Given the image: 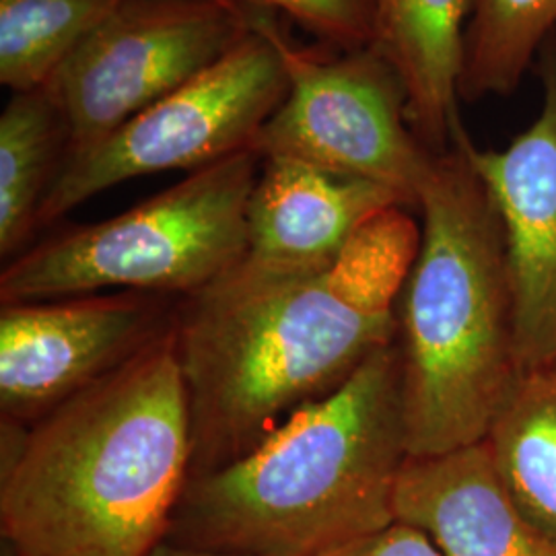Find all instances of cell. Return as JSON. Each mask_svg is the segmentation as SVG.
I'll list each match as a JSON object with an SVG mask.
<instances>
[{
  "mask_svg": "<svg viewBox=\"0 0 556 556\" xmlns=\"http://www.w3.org/2000/svg\"><path fill=\"white\" fill-rule=\"evenodd\" d=\"M0 534L15 556H147L192 472L174 324L29 427L2 420Z\"/></svg>",
  "mask_w": 556,
  "mask_h": 556,
  "instance_id": "cell-2",
  "label": "cell"
},
{
  "mask_svg": "<svg viewBox=\"0 0 556 556\" xmlns=\"http://www.w3.org/2000/svg\"><path fill=\"white\" fill-rule=\"evenodd\" d=\"M321 556H441L431 538L417 528L394 521L376 534L342 544Z\"/></svg>",
  "mask_w": 556,
  "mask_h": 556,
  "instance_id": "cell-19",
  "label": "cell"
},
{
  "mask_svg": "<svg viewBox=\"0 0 556 556\" xmlns=\"http://www.w3.org/2000/svg\"><path fill=\"white\" fill-rule=\"evenodd\" d=\"M0 556H15V553H13L7 544H2V548H0Z\"/></svg>",
  "mask_w": 556,
  "mask_h": 556,
  "instance_id": "cell-21",
  "label": "cell"
},
{
  "mask_svg": "<svg viewBox=\"0 0 556 556\" xmlns=\"http://www.w3.org/2000/svg\"><path fill=\"white\" fill-rule=\"evenodd\" d=\"M396 521L431 538L441 556H556V544L519 511L482 443L408 457L394 497Z\"/></svg>",
  "mask_w": 556,
  "mask_h": 556,
  "instance_id": "cell-12",
  "label": "cell"
},
{
  "mask_svg": "<svg viewBox=\"0 0 556 556\" xmlns=\"http://www.w3.org/2000/svg\"><path fill=\"white\" fill-rule=\"evenodd\" d=\"M250 7V4H248ZM252 23L275 41L287 96L262 126L254 151L378 181L417 208L433 160L406 118V91L376 48L318 50L293 40L270 11L250 7Z\"/></svg>",
  "mask_w": 556,
  "mask_h": 556,
  "instance_id": "cell-6",
  "label": "cell"
},
{
  "mask_svg": "<svg viewBox=\"0 0 556 556\" xmlns=\"http://www.w3.org/2000/svg\"><path fill=\"white\" fill-rule=\"evenodd\" d=\"M118 0H0V85L46 89Z\"/></svg>",
  "mask_w": 556,
  "mask_h": 556,
  "instance_id": "cell-17",
  "label": "cell"
},
{
  "mask_svg": "<svg viewBox=\"0 0 556 556\" xmlns=\"http://www.w3.org/2000/svg\"><path fill=\"white\" fill-rule=\"evenodd\" d=\"M287 87L275 41L252 23V31L225 59L66 161L41 204L40 229L128 179L197 172L254 149Z\"/></svg>",
  "mask_w": 556,
  "mask_h": 556,
  "instance_id": "cell-7",
  "label": "cell"
},
{
  "mask_svg": "<svg viewBox=\"0 0 556 556\" xmlns=\"http://www.w3.org/2000/svg\"><path fill=\"white\" fill-rule=\"evenodd\" d=\"M68 153V126L48 89L11 93L0 116V258L27 250Z\"/></svg>",
  "mask_w": 556,
  "mask_h": 556,
  "instance_id": "cell-14",
  "label": "cell"
},
{
  "mask_svg": "<svg viewBox=\"0 0 556 556\" xmlns=\"http://www.w3.org/2000/svg\"><path fill=\"white\" fill-rule=\"evenodd\" d=\"M396 342L243 456L190 478L167 540L236 556H321L396 521L408 459Z\"/></svg>",
  "mask_w": 556,
  "mask_h": 556,
  "instance_id": "cell-3",
  "label": "cell"
},
{
  "mask_svg": "<svg viewBox=\"0 0 556 556\" xmlns=\"http://www.w3.org/2000/svg\"><path fill=\"white\" fill-rule=\"evenodd\" d=\"M470 0H376V48L406 91V118L422 147L450 151L457 124V85Z\"/></svg>",
  "mask_w": 556,
  "mask_h": 556,
  "instance_id": "cell-13",
  "label": "cell"
},
{
  "mask_svg": "<svg viewBox=\"0 0 556 556\" xmlns=\"http://www.w3.org/2000/svg\"><path fill=\"white\" fill-rule=\"evenodd\" d=\"M147 556H236L229 553H219L211 548H200V546H188V544H178L172 540H161L160 544Z\"/></svg>",
  "mask_w": 556,
  "mask_h": 556,
  "instance_id": "cell-20",
  "label": "cell"
},
{
  "mask_svg": "<svg viewBox=\"0 0 556 556\" xmlns=\"http://www.w3.org/2000/svg\"><path fill=\"white\" fill-rule=\"evenodd\" d=\"M420 223L392 206L328 268L293 278L227 273L179 299L174 332L192 425L190 478L227 466L305 404L337 392L397 337V299Z\"/></svg>",
  "mask_w": 556,
  "mask_h": 556,
  "instance_id": "cell-1",
  "label": "cell"
},
{
  "mask_svg": "<svg viewBox=\"0 0 556 556\" xmlns=\"http://www.w3.org/2000/svg\"><path fill=\"white\" fill-rule=\"evenodd\" d=\"M250 31V7L239 0H118L46 87L68 126L66 161L199 77Z\"/></svg>",
  "mask_w": 556,
  "mask_h": 556,
  "instance_id": "cell-8",
  "label": "cell"
},
{
  "mask_svg": "<svg viewBox=\"0 0 556 556\" xmlns=\"http://www.w3.org/2000/svg\"><path fill=\"white\" fill-rule=\"evenodd\" d=\"M484 445L519 511L556 544V361L519 376Z\"/></svg>",
  "mask_w": 556,
  "mask_h": 556,
  "instance_id": "cell-15",
  "label": "cell"
},
{
  "mask_svg": "<svg viewBox=\"0 0 556 556\" xmlns=\"http://www.w3.org/2000/svg\"><path fill=\"white\" fill-rule=\"evenodd\" d=\"M417 211L396 344L408 456L431 457L482 443L521 369L503 225L457 140L433 160Z\"/></svg>",
  "mask_w": 556,
  "mask_h": 556,
  "instance_id": "cell-4",
  "label": "cell"
},
{
  "mask_svg": "<svg viewBox=\"0 0 556 556\" xmlns=\"http://www.w3.org/2000/svg\"><path fill=\"white\" fill-rule=\"evenodd\" d=\"M260 165L254 149L239 151L112 219L43 239L2 266L0 303L103 291L197 295L245 254Z\"/></svg>",
  "mask_w": 556,
  "mask_h": 556,
  "instance_id": "cell-5",
  "label": "cell"
},
{
  "mask_svg": "<svg viewBox=\"0 0 556 556\" xmlns=\"http://www.w3.org/2000/svg\"><path fill=\"white\" fill-rule=\"evenodd\" d=\"M280 13L314 34L324 46L355 50L371 46L376 0H239Z\"/></svg>",
  "mask_w": 556,
  "mask_h": 556,
  "instance_id": "cell-18",
  "label": "cell"
},
{
  "mask_svg": "<svg viewBox=\"0 0 556 556\" xmlns=\"http://www.w3.org/2000/svg\"><path fill=\"white\" fill-rule=\"evenodd\" d=\"M172 299L118 291L2 303V420L29 427L139 355L174 324Z\"/></svg>",
  "mask_w": 556,
  "mask_h": 556,
  "instance_id": "cell-9",
  "label": "cell"
},
{
  "mask_svg": "<svg viewBox=\"0 0 556 556\" xmlns=\"http://www.w3.org/2000/svg\"><path fill=\"white\" fill-rule=\"evenodd\" d=\"M555 27L556 0H470L459 100L514 93Z\"/></svg>",
  "mask_w": 556,
  "mask_h": 556,
  "instance_id": "cell-16",
  "label": "cell"
},
{
  "mask_svg": "<svg viewBox=\"0 0 556 556\" xmlns=\"http://www.w3.org/2000/svg\"><path fill=\"white\" fill-rule=\"evenodd\" d=\"M542 108L503 151L478 149L459 122L457 140L497 206L514 298L521 374L556 361V38L540 56Z\"/></svg>",
  "mask_w": 556,
  "mask_h": 556,
  "instance_id": "cell-10",
  "label": "cell"
},
{
  "mask_svg": "<svg viewBox=\"0 0 556 556\" xmlns=\"http://www.w3.org/2000/svg\"><path fill=\"white\" fill-rule=\"evenodd\" d=\"M406 206L396 190L303 161L266 157L248 208V248L229 270L293 278L328 268L371 217Z\"/></svg>",
  "mask_w": 556,
  "mask_h": 556,
  "instance_id": "cell-11",
  "label": "cell"
}]
</instances>
